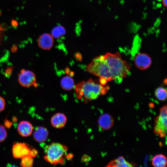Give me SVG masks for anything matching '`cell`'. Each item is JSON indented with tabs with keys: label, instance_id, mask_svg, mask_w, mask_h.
I'll return each mask as SVG.
<instances>
[{
	"label": "cell",
	"instance_id": "obj_1",
	"mask_svg": "<svg viewBox=\"0 0 167 167\" xmlns=\"http://www.w3.org/2000/svg\"><path fill=\"white\" fill-rule=\"evenodd\" d=\"M102 56L108 65L113 80H121L127 76L131 66L126 61L122 59L119 52L108 53Z\"/></svg>",
	"mask_w": 167,
	"mask_h": 167
},
{
	"label": "cell",
	"instance_id": "obj_2",
	"mask_svg": "<svg viewBox=\"0 0 167 167\" xmlns=\"http://www.w3.org/2000/svg\"><path fill=\"white\" fill-rule=\"evenodd\" d=\"M109 88L108 86H102L90 79L77 84L75 85V88L78 98H83L87 100H92L96 99L100 95H105Z\"/></svg>",
	"mask_w": 167,
	"mask_h": 167
},
{
	"label": "cell",
	"instance_id": "obj_3",
	"mask_svg": "<svg viewBox=\"0 0 167 167\" xmlns=\"http://www.w3.org/2000/svg\"><path fill=\"white\" fill-rule=\"evenodd\" d=\"M67 150L65 145L57 143H53L47 148L45 159L53 165L60 162Z\"/></svg>",
	"mask_w": 167,
	"mask_h": 167
},
{
	"label": "cell",
	"instance_id": "obj_4",
	"mask_svg": "<svg viewBox=\"0 0 167 167\" xmlns=\"http://www.w3.org/2000/svg\"><path fill=\"white\" fill-rule=\"evenodd\" d=\"M167 105L160 109V114L154 118V133L163 138L166 135L167 128Z\"/></svg>",
	"mask_w": 167,
	"mask_h": 167
},
{
	"label": "cell",
	"instance_id": "obj_5",
	"mask_svg": "<svg viewBox=\"0 0 167 167\" xmlns=\"http://www.w3.org/2000/svg\"><path fill=\"white\" fill-rule=\"evenodd\" d=\"M36 80V75L31 71L23 69L21 71L18 75L19 83L24 87H28L33 85Z\"/></svg>",
	"mask_w": 167,
	"mask_h": 167
},
{
	"label": "cell",
	"instance_id": "obj_6",
	"mask_svg": "<svg viewBox=\"0 0 167 167\" xmlns=\"http://www.w3.org/2000/svg\"><path fill=\"white\" fill-rule=\"evenodd\" d=\"M134 62L136 66L141 70H144L151 65L152 60L151 57L147 54L139 53L135 58Z\"/></svg>",
	"mask_w": 167,
	"mask_h": 167
},
{
	"label": "cell",
	"instance_id": "obj_7",
	"mask_svg": "<svg viewBox=\"0 0 167 167\" xmlns=\"http://www.w3.org/2000/svg\"><path fill=\"white\" fill-rule=\"evenodd\" d=\"M31 149L25 143H18L14 144L12 149L14 157L20 158L26 156H29Z\"/></svg>",
	"mask_w": 167,
	"mask_h": 167
},
{
	"label": "cell",
	"instance_id": "obj_8",
	"mask_svg": "<svg viewBox=\"0 0 167 167\" xmlns=\"http://www.w3.org/2000/svg\"><path fill=\"white\" fill-rule=\"evenodd\" d=\"M54 41V37L51 35L45 33L39 37L38 44L41 49L45 50H49L53 46Z\"/></svg>",
	"mask_w": 167,
	"mask_h": 167
},
{
	"label": "cell",
	"instance_id": "obj_9",
	"mask_svg": "<svg viewBox=\"0 0 167 167\" xmlns=\"http://www.w3.org/2000/svg\"><path fill=\"white\" fill-rule=\"evenodd\" d=\"M114 120L110 115L104 113L100 116L98 120V124L99 127L102 130H107L110 129L113 126Z\"/></svg>",
	"mask_w": 167,
	"mask_h": 167
},
{
	"label": "cell",
	"instance_id": "obj_10",
	"mask_svg": "<svg viewBox=\"0 0 167 167\" xmlns=\"http://www.w3.org/2000/svg\"><path fill=\"white\" fill-rule=\"evenodd\" d=\"M19 134L23 137H27L32 133L33 128L32 124L27 121H22L19 124L17 127Z\"/></svg>",
	"mask_w": 167,
	"mask_h": 167
},
{
	"label": "cell",
	"instance_id": "obj_11",
	"mask_svg": "<svg viewBox=\"0 0 167 167\" xmlns=\"http://www.w3.org/2000/svg\"><path fill=\"white\" fill-rule=\"evenodd\" d=\"M49 135L48 130L42 126L36 128L34 131L33 136L34 139L37 142L41 143L45 142L47 139Z\"/></svg>",
	"mask_w": 167,
	"mask_h": 167
},
{
	"label": "cell",
	"instance_id": "obj_12",
	"mask_svg": "<svg viewBox=\"0 0 167 167\" xmlns=\"http://www.w3.org/2000/svg\"><path fill=\"white\" fill-rule=\"evenodd\" d=\"M67 121L66 117L63 113H57L54 115L51 120V124L54 127L60 128L65 125Z\"/></svg>",
	"mask_w": 167,
	"mask_h": 167
},
{
	"label": "cell",
	"instance_id": "obj_13",
	"mask_svg": "<svg viewBox=\"0 0 167 167\" xmlns=\"http://www.w3.org/2000/svg\"><path fill=\"white\" fill-rule=\"evenodd\" d=\"M132 164L126 161L123 156L119 157L117 159L110 161L106 167H133Z\"/></svg>",
	"mask_w": 167,
	"mask_h": 167
},
{
	"label": "cell",
	"instance_id": "obj_14",
	"mask_svg": "<svg viewBox=\"0 0 167 167\" xmlns=\"http://www.w3.org/2000/svg\"><path fill=\"white\" fill-rule=\"evenodd\" d=\"M152 164L155 167H165L167 164L166 156L162 154L155 155L152 159Z\"/></svg>",
	"mask_w": 167,
	"mask_h": 167
},
{
	"label": "cell",
	"instance_id": "obj_15",
	"mask_svg": "<svg viewBox=\"0 0 167 167\" xmlns=\"http://www.w3.org/2000/svg\"><path fill=\"white\" fill-rule=\"evenodd\" d=\"M60 84L62 88L66 90H70L74 86L73 79L68 76H64L61 79Z\"/></svg>",
	"mask_w": 167,
	"mask_h": 167
},
{
	"label": "cell",
	"instance_id": "obj_16",
	"mask_svg": "<svg viewBox=\"0 0 167 167\" xmlns=\"http://www.w3.org/2000/svg\"><path fill=\"white\" fill-rule=\"evenodd\" d=\"M51 35L54 38H61L66 33L65 28L62 26L58 25L54 27L51 31Z\"/></svg>",
	"mask_w": 167,
	"mask_h": 167
},
{
	"label": "cell",
	"instance_id": "obj_17",
	"mask_svg": "<svg viewBox=\"0 0 167 167\" xmlns=\"http://www.w3.org/2000/svg\"><path fill=\"white\" fill-rule=\"evenodd\" d=\"M155 94L156 98L159 100L165 101L167 98V91L163 87H159L156 89Z\"/></svg>",
	"mask_w": 167,
	"mask_h": 167
},
{
	"label": "cell",
	"instance_id": "obj_18",
	"mask_svg": "<svg viewBox=\"0 0 167 167\" xmlns=\"http://www.w3.org/2000/svg\"><path fill=\"white\" fill-rule=\"evenodd\" d=\"M21 158V166L24 167H32L33 163V157L29 156H24Z\"/></svg>",
	"mask_w": 167,
	"mask_h": 167
},
{
	"label": "cell",
	"instance_id": "obj_19",
	"mask_svg": "<svg viewBox=\"0 0 167 167\" xmlns=\"http://www.w3.org/2000/svg\"><path fill=\"white\" fill-rule=\"evenodd\" d=\"M7 135V131L4 126L0 125V142L3 141Z\"/></svg>",
	"mask_w": 167,
	"mask_h": 167
},
{
	"label": "cell",
	"instance_id": "obj_20",
	"mask_svg": "<svg viewBox=\"0 0 167 167\" xmlns=\"http://www.w3.org/2000/svg\"><path fill=\"white\" fill-rule=\"evenodd\" d=\"M5 101L4 99L0 96V112L3 111L5 107Z\"/></svg>",
	"mask_w": 167,
	"mask_h": 167
},
{
	"label": "cell",
	"instance_id": "obj_21",
	"mask_svg": "<svg viewBox=\"0 0 167 167\" xmlns=\"http://www.w3.org/2000/svg\"><path fill=\"white\" fill-rule=\"evenodd\" d=\"M37 153V151L35 149H31L30 156L33 158L36 156Z\"/></svg>",
	"mask_w": 167,
	"mask_h": 167
},
{
	"label": "cell",
	"instance_id": "obj_22",
	"mask_svg": "<svg viewBox=\"0 0 167 167\" xmlns=\"http://www.w3.org/2000/svg\"><path fill=\"white\" fill-rule=\"evenodd\" d=\"M11 24L14 26H16L18 25V23L16 21L13 20L11 21Z\"/></svg>",
	"mask_w": 167,
	"mask_h": 167
},
{
	"label": "cell",
	"instance_id": "obj_23",
	"mask_svg": "<svg viewBox=\"0 0 167 167\" xmlns=\"http://www.w3.org/2000/svg\"><path fill=\"white\" fill-rule=\"evenodd\" d=\"M167 0H161L163 6L165 7H167Z\"/></svg>",
	"mask_w": 167,
	"mask_h": 167
}]
</instances>
